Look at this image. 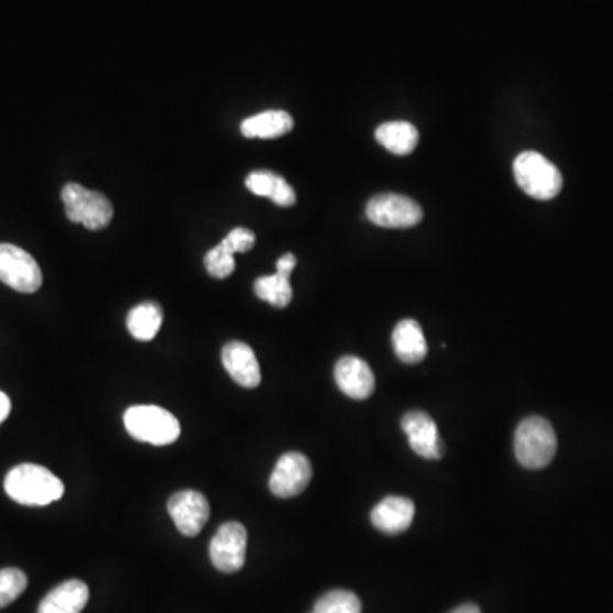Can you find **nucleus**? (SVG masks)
I'll list each match as a JSON object with an SVG mask.
<instances>
[{"label":"nucleus","mask_w":613,"mask_h":613,"mask_svg":"<svg viewBox=\"0 0 613 613\" xmlns=\"http://www.w3.org/2000/svg\"><path fill=\"white\" fill-rule=\"evenodd\" d=\"M8 496L23 506H48L64 496V482L36 463H21L6 475Z\"/></svg>","instance_id":"obj_1"},{"label":"nucleus","mask_w":613,"mask_h":613,"mask_svg":"<svg viewBox=\"0 0 613 613\" xmlns=\"http://www.w3.org/2000/svg\"><path fill=\"white\" fill-rule=\"evenodd\" d=\"M130 437L143 444L166 447L182 435V426L169 411L157 406H132L123 416Z\"/></svg>","instance_id":"obj_2"},{"label":"nucleus","mask_w":613,"mask_h":613,"mask_svg":"<svg viewBox=\"0 0 613 613\" xmlns=\"http://www.w3.org/2000/svg\"><path fill=\"white\" fill-rule=\"evenodd\" d=\"M552 425L540 416L523 419L515 433V456L525 469H544L556 457Z\"/></svg>","instance_id":"obj_3"},{"label":"nucleus","mask_w":613,"mask_h":613,"mask_svg":"<svg viewBox=\"0 0 613 613\" xmlns=\"http://www.w3.org/2000/svg\"><path fill=\"white\" fill-rule=\"evenodd\" d=\"M519 188L535 200L547 201L556 198L562 189L561 171L538 152H523L513 164Z\"/></svg>","instance_id":"obj_4"},{"label":"nucleus","mask_w":613,"mask_h":613,"mask_svg":"<svg viewBox=\"0 0 613 613\" xmlns=\"http://www.w3.org/2000/svg\"><path fill=\"white\" fill-rule=\"evenodd\" d=\"M67 219L83 223L86 229L101 230L110 226L113 219V205L102 193L87 189L77 183H68L62 189Z\"/></svg>","instance_id":"obj_5"},{"label":"nucleus","mask_w":613,"mask_h":613,"mask_svg":"<svg viewBox=\"0 0 613 613\" xmlns=\"http://www.w3.org/2000/svg\"><path fill=\"white\" fill-rule=\"evenodd\" d=\"M0 282L21 294H34L42 288V270L30 252L14 244H0Z\"/></svg>","instance_id":"obj_6"},{"label":"nucleus","mask_w":613,"mask_h":613,"mask_svg":"<svg viewBox=\"0 0 613 613\" xmlns=\"http://www.w3.org/2000/svg\"><path fill=\"white\" fill-rule=\"evenodd\" d=\"M370 222L385 229H409L423 220V208L407 196L385 193L373 196L366 205Z\"/></svg>","instance_id":"obj_7"},{"label":"nucleus","mask_w":613,"mask_h":613,"mask_svg":"<svg viewBox=\"0 0 613 613\" xmlns=\"http://www.w3.org/2000/svg\"><path fill=\"white\" fill-rule=\"evenodd\" d=\"M248 549V530L239 522L223 523L210 543L211 565L220 572L241 571Z\"/></svg>","instance_id":"obj_8"},{"label":"nucleus","mask_w":613,"mask_h":613,"mask_svg":"<svg viewBox=\"0 0 613 613\" xmlns=\"http://www.w3.org/2000/svg\"><path fill=\"white\" fill-rule=\"evenodd\" d=\"M313 479V466L300 452H288L280 457L275 471L270 478V490L276 497L298 496L307 490Z\"/></svg>","instance_id":"obj_9"},{"label":"nucleus","mask_w":613,"mask_h":613,"mask_svg":"<svg viewBox=\"0 0 613 613\" xmlns=\"http://www.w3.org/2000/svg\"><path fill=\"white\" fill-rule=\"evenodd\" d=\"M167 512L177 530L185 537H196L210 518V503L198 491L186 490L171 496Z\"/></svg>","instance_id":"obj_10"},{"label":"nucleus","mask_w":613,"mask_h":613,"mask_svg":"<svg viewBox=\"0 0 613 613\" xmlns=\"http://www.w3.org/2000/svg\"><path fill=\"white\" fill-rule=\"evenodd\" d=\"M401 426L406 433L411 448L419 457L428 460H440L444 457V444H441L437 423L433 422L428 414L423 411H409L401 422Z\"/></svg>","instance_id":"obj_11"},{"label":"nucleus","mask_w":613,"mask_h":613,"mask_svg":"<svg viewBox=\"0 0 613 613\" xmlns=\"http://www.w3.org/2000/svg\"><path fill=\"white\" fill-rule=\"evenodd\" d=\"M335 379L338 387L351 399H369L375 391V375L362 358L342 357L336 363Z\"/></svg>","instance_id":"obj_12"},{"label":"nucleus","mask_w":613,"mask_h":613,"mask_svg":"<svg viewBox=\"0 0 613 613\" xmlns=\"http://www.w3.org/2000/svg\"><path fill=\"white\" fill-rule=\"evenodd\" d=\"M222 363L227 373L241 387L256 388L261 384L260 362L252 348L245 342H227L222 350Z\"/></svg>","instance_id":"obj_13"},{"label":"nucleus","mask_w":613,"mask_h":613,"mask_svg":"<svg viewBox=\"0 0 613 613\" xmlns=\"http://www.w3.org/2000/svg\"><path fill=\"white\" fill-rule=\"evenodd\" d=\"M414 513H416L414 503L407 500V497H385L373 508V527L388 535L403 534V532L411 527Z\"/></svg>","instance_id":"obj_14"},{"label":"nucleus","mask_w":613,"mask_h":613,"mask_svg":"<svg viewBox=\"0 0 613 613\" xmlns=\"http://www.w3.org/2000/svg\"><path fill=\"white\" fill-rule=\"evenodd\" d=\"M89 602V588L84 581L68 580L53 588L39 606V613H80Z\"/></svg>","instance_id":"obj_15"},{"label":"nucleus","mask_w":613,"mask_h":613,"mask_svg":"<svg viewBox=\"0 0 613 613\" xmlns=\"http://www.w3.org/2000/svg\"><path fill=\"white\" fill-rule=\"evenodd\" d=\"M392 347L401 362L416 365L423 362L428 353L425 335L416 320H401L392 332Z\"/></svg>","instance_id":"obj_16"},{"label":"nucleus","mask_w":613,"mask_h":613,"mask_svg":"<svg viewBox=\"0 0 613 613\" xmlns=\"http://www.w3.org/2000/svg\"><path fill=\"white\" fill-rule=\"evenodd\" d=\"M294 130V118L282 110L264 111L245 118L241 124V132L245 139H278Z\"/></svg>","instance_id":"obj_17"},{"label":"nucleus","mask_w":613,"mask_h":613,"mask_svg":"<svg viewBox=\"0 0 613 613\" xmlns=\"http://www.w3.org/2000/svg\"><path fill=\"white\" fill-rule=\"evenodd\" d=\"M376 142L395 155H407L418 145L419 133L407 121H387L375 132Z\"/></svg>","instance_id":"obj_18"},{"label":"nucleus","mask_w":613,"mask_h":613,"mask_svg":"<svg viewBox=\"0 0 613 613\" xmlns=\"http://www.w3.org/2000/svg\"><path fill=\"white\" fill-rule=\"evenodd\" d=\"M162 320H164V314H162L161 305L155 302H142L130 310L129 317H127V328H129L130 335L139 341H152L161 331Z\"/></svg>","instance_id":"obj_19"},{"label":"nucleus","mask_w":613,"mask_h":613,"mask_svg":"<svg viewBox=\"0 0 613 613\" xmlns=\"http://www.w3.org/2000/svg\"><path fill=\"white\" fill-rule=\"evenodd\" d=\"M254 294L261 300L272 304L276 309H285L294 298V288H292L291 278L275 273V275L258 278L254 283Z\"/></svg>","instance_id":"obj_20"},{"label":"nucleus","mask_w":613,"mask_h":613,"mask_svg":"<svg viewBox=\"0 0 613 613\" xmlns=\"http://www.w3.org/2000/svg\"><path fill=\"white\" fill-rule=\"evenodd\" d=\"M310 613H362V602L347 590H332L317 600Z\"/></svg>","instance_id":"obj_21"},{"label":"nucleus","mask_w":613,"mask_h":613,"mask_svg":"<svg viewBox=\"0 0 613 613\" xmlns=\"http://www.w3.org/2000/svg\"><path fill=\"white\" fill-rule=\"evenodd\" d=\"M26 587L28 578L21 569H0V609H6L20 599Z\"/></svg>","instance_id":"obj_22"},{"label":"nucleus","mask_w":613,"mask_h":613,"mask_svg":"<svg viewBox=\"0 0 613 613\" xmlns=\"http://www.w3.org/2000/svg\"><path fill=\"white\" fill-rule=\"evenodd\" d=\"M205 266H207L208 275L214 276V278H227L236 270L233 252L223 242H220V244L215 245L214 249L207 252Z\"/></svg>","instance_id":"obj_23"},{"label":"nucleus","mask_w":613,"mask_h":613,"mask_svg":"<svg viewBox=\"0 0 613 613\" xmlns=\"http://www.w3.org/2000/svg\"><path fill=\"white\" fill-rule=\"evenodd\" d=\"M280 179H282V176L272 173V171H254V173L249 174L248 179H245V186H248L249 191L254 193V195L264 196V198H270V200H272L273 193H275Z\"/></svg>","instance_id":"obj_24"},{"label":"nucleus","mask_w":613,"mask_h":613,"mask_svg":"<svg viewBox=\"0 0 613 613\" xmlns=\"http://www.w3.org/2000/svg\"><path fill=\"white\" fill-rule=\"evenodd\" d=\"M222 242L233 254H238V252L251 251L254 248V242H256V236L244 227H238V229L230 230Z\"/></svg>","instance_id":"obj_25"},{"label":"nucleus","mask_w":613,"mask_h":613,"mask_svg":"<svg viewBox=\"0 0 613 613\" xmlns=\"http://www.w3.org/2000/svg\"><path fill=\"white\" fill-rule=\"evenodd\" d=\"M272 200L275 201L278 207H292V205L297 201V195H295L294 188L282 177L278 186H276L275 193H273Z\"/></svg>","instance_id":"obj_26"},{"label":"nucleus","mask_w":613,"mask_h":613,"mask_svg":"<svg viewBox=\"0 0 613 613\" xmlns=\"http://www.w3.org/2000/svg\"><path fill=\"white\" fill-rule=\"evenodd\" d=\"M295 266H297V258H295L294 254H285V256L280 258L278 263H276V273L286 276V278H291Z\"/></svg>","instance_id":"obj_27"},{"label":"nucleus","mask_w":613,"mask_h":613,"mask_svg":"<svg viewBox=\"0 0 613 613\" xmlns=\"http://www.w3.org/2000/svg\"><path fill=\"white\" fill-rule=\"evenodd\" d=\"M9 414H11V399L4 392H0V425L8 419Z\"/></svg>","instance_id":"obj_28"},{"label":"nucleus","mask_w":613,"mask_h":613,"mask_svg":"<svg viewBox=\"0 0 613 613\" xmlns=\"http://www.w3.org/2000/svg\"><path fill=\"white\" fill-rule=\"evenodd\" d=\"M452 613H481V609L474 603H467V605L459 606Z\"/></svg>","instance_id":"obj_29"}]
</instances>
